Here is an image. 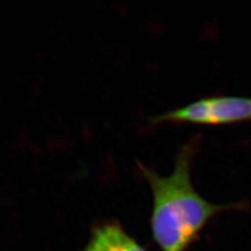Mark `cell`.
Returning a JSON list of instances; mask_svg holds the SVG:
<instances>
[{"label": "cell", "instance_id": "cell-3", "mask_svg": "<svg viewBox=\"0 0 251 251\" xmlns=\"http://www.w3.org/2000/svg\"><path fill=\"white\" fill-rule=\"evenodd\" d=\"M84 251H147L126 233L117 222H106L93 227Z\"/></svg>", "mask_w": 251, "mask_h": 251}, {"label": "cell", "instance_id": "cell-2", "mask_svg": "<svg viewBox=\"0 0 251 251\" xmlns=\"http://www.w3.org/2000/svg\"><path fill=\"white\" fill-rule=\"evenodd\" d=\"M151 124L163 122L198 125H226L251 121V98L208 96L171 111L153 116Z\"/></svg>", "mask_w": 251, "mask_h": 251}, {"label": "cell", "instance_id": "cell-1", "mask_svg": "<svg viewBox=\"0 0 251 251\" xmlns=\"http://www.w3.org/2000/svg\"><path fill=\"white\" fill-rule=\"evenodd\" d=\"M201 139L202 135L198 133L180 145L170 175H159L152 168L137 161L139 171L152 191L150 224L152 238L163 251L187 249L206 224L219 213L249 209L247 200L214 204L196 190L191 169Z\"/></svg>", "mask_w": 251, "mask_h": 251}]
</instances>
